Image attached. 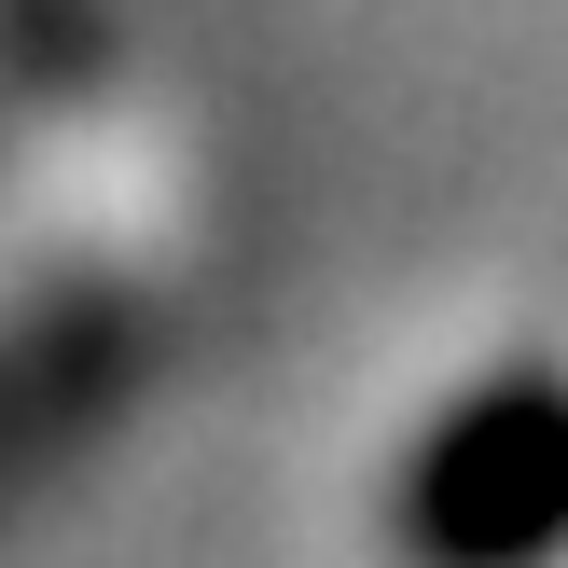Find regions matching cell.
<instances>
[{
	"label": "cell",
	"mask_w": 568,
	"mask_h": 568,
	"mask_svg": "<svg viewBox=\"0 0 568 568\" xmlns=\"http://www.w3.org/2000/svg\"><path fill=\"white\" fill-rule=\"evenodd\" d=\"M568 541V388H486L403 471L416 568H541Z\"/></svg>",
	"instance_id": "6da1fadb"
}]
</instances>
